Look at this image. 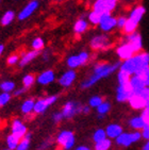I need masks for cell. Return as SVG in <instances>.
I'll return each instance as SVG.
<instances>
[{
    "mask_svg": "<svg viewBox=\"0 0 149 150\" xmlns=\"http://www.w3.org/2000/svg\"><path fill=\"white\" fill-rule=\"evenodd\" d=\"M121 63V62H115V63L99 62V63L95 64L94 68H93V74L81 83V88H84V90L89 88L97 83L98 81H100L101 79L109 77L113 72L119 69Z\"/></svg>",
    "mask_w": 149,
    "mask_h": 150,
    "instance_id": "cell-1",
    "label": "cell"
},
{
    "mask_svg": "<svg viewBox=\"0 0 149 150\" xmlns=\"http://www.w3.org/2000/svg\"><path fill=\"white\" fill-rule=\"evenodd\" d=\"M149 67V52H138L131 58L121 61L119 69L128 72L129 75H136L143 69Z\"/></svg>",
    "mask_w": 149,
    "mask_h": 150,
    "instance_id": "cell-2",
    "label": "cell"
},
{
    "mask_svg": "<svg viewBox=\"0 0 149 150\" xmlns=\"http://www.w3.org/2000/svg\"><path fill=\"white\" fill-rule=\"evenodd\" d=\"M145 13H146V9L144 6L138 4V6H134L130 11L129 15L127 16V23L123 27V29L121 30L123 34H129L132 32L138 31V25H140V20L143 19Z\"/></svg>",
    "mask_w": 149,
    "mask_h": 150,
    "instance_id": "cell-3",
    "label": "cell"
},
{
    "mask_svg": "<svg viewBox=\"0 0 149 150\" xmlns=\"http://www.w3.org/2000/svg\"><path fill=\"white\" fill-rule=\"evenodd\" d=\"M112 40L106 33L94 35L89 40V47L95 51H104L112 46Z\"/></svg>",
    "mask_w": 149,
    "mask_h": 150,
    "instance_id": "cell-4",
    "label": "cell"
},
{
    "mask_svg": "<svg viewBox=\"0 0 149 150\" xmlns=\"http://www.w3.org/2000/svg\"><path fill=\"white\" fill-rule=\"evenodd\" d=\"M121 43H128L132 47L134 53H138L143 50V38L140 32L134 31L129 34H123Z\"/></svg>",
    "mask_w": 149,
    "mask_h": 150,
    "instance_id": "cell-5",
    "label": "cell"
},
{
    "mask_svg": "<svg viewBox=\"0 0 149 150\" xmlns=\"http://www.w3.org/2000/svg\"><path fill=\"white\" fill-rule=\"evenodd\" d=\"M140 139H142V133L138 130H135L134 132L131 133L123 132L115 139V143H116V145L121 146V147L127 148L131 146L133 143H138Z\"/></svg>",
    "mask_w": 149,
    "mask_h": 150,
    "instance_id": "cell-6",
    "label": "cell"
},
{
    "mask_svg": "<svg viewBox=\"0 0 149 150\" xmlns=\"http://www.w3.org/2000/svg\"><path fill=\"white\" fill-rule=\"evenodd\" d=\"M91 59V55L87 51L83 50L80 51L78 54H72L69 55L67 60H66V64L70 69H77L79 67L85 65Z\"/></svg>",
    "mask_w": 149,
    "mask_h": 150,
    "instance_id": "cell-7",
    "label": "cell"
},
{
    "mask_svg": "<svg viewBox=\"0 0 149 150\" xmlns=\"http://www.w3.org/2000/svg\"><path fill=\"white\" fill-rule=\"evenodd\" d=\"M98 27L103 33L113 31L116 28V17L112 15L111 12H103L100 14V23Z\"/></svg>",
    "mask_w": 149,
    "mask_h": 150,
    "instance_id": "cell-8",
    "label": "cell"
},
{
    "mask_svg": "<svg viewBox=\"0 0 149 150\" xmlns=\"http://www.w3.org/2000/svg\"><path fill=\"white\" fill-rule=\"evenodd\" d=\"M74 135L72 131L64 130L59 133L57 137V143L60 145L64 150H70L74 146Z\"/></svg>",
    "mask_w": 149,
    "mask_h": 150,
    "instance_id": "cell-9",
    "label": "cell"
},
{
    "mask_svg": "<svg viewBox=\"0 0 149 150\" xmlns=\"http://www.w3.org/2000/svg\"><path fill=\"white\" fill-rule=\"evenodd\" d=\"M82 108H83V105H81L80 102L67 101L63 105V109H62V114H63L64 119H70L74 115L82 113Z\"/></svg>",
    "mask_w": 149,
    "mask_h": 150,
    "instance_id": "cell-10",
    "label": "cell"
},
{
    "mask_svg": "<svg viewBox=\"0 0 149 150\" xmlns=\"http://www.w3.org/2000/svg\"><path fill=\"white\" fill-rule=\"evenodd\" d=\"M57 100V95H52V96H48V97H45V98L37 99L34 103L33 112L35 114H43V113L46 112L49 107H51L52 104L55 103Z\"/></svg>",
    "mask_w": 149,
    "mask_h": 150,
    "instance_id": "cell-11",
    "label": "cell"
},
{
    "mask_svg": "<svg viewBox=\"0 0 149 150\" xmlns=\"http://www.w3.org/2000/svg\"><path fill=\"white\" fill-rule=\"evenodd\" d=\"M38 6H40V2H38L37 0H31V1H29L17 14V19L19 20V21H23V20L28 19V18L36 11Z\"/></svg>",
    "mask_w": 149,
    "mask_h": 150,
    "instance_id": "cell-12",
    "label": "cell"
},
{
    "mask_svg": "<svg viewBox=\"0 0 149 150\" xmlns=\"http://www.w3.org/2000/svg\"><path fill=\"white\" fill-rule=\"evenodd\" d=\"M132 95H133V93L130 88L129 83L118 84L117 88H116V100L118 102H126L129 100Z\"/></svg>",
    "mask_w": 149,
    "mask_h": 150,
    "instance_id": "cell-13",
    "label": "cell"
},
{
    "mask_svg": "<svg viewBox=\"0 0 149 150\" xmlns=\"http://www.w3.org/2000/svg\"><path fill=\"white\" fill-rule=\"evenodd\" d=\"M76 79H77V72H76V70L69 68V70L65 71L63 75L59 78V84H60L62 87L67 88V87L72 86Z\"/></svg>",
    "mask_w": 149,
    "mask_h": 150,
    "instance_id": "cell-14",
    "label": "cell"
},
{
    "mask_svg": "<svg viewBox=\"0 0 149 150\" xmlns=\"http://www.w3.org/2000/svg\"><path fill=\"white\" fill-rule=\"evenodd\" d=\"M40 54V51H38V50H34V49L23 52V54L20 55L18 65H19V67H21V68H23V67L27 66L28 64L31 63L32 61H34Z\"/></svg>",
    "mask_w": 149,
    "mask_h": 150,
    "instance_id": "cell-15",
    "label": "cell"
},
{
    "mask_svg": "<svg viewBox=\"0 0 149 150\" xmlns=\"http://www.w3.org/2000/svg\"><path fill=\"white\" fill-rule=\"evenodd\" d=\"M116 54L119 58V60L123 61L131 58L132 55L135 54V53L132 49V47L128 43H121V45L116 48Z\"/></svg>",
    "mask_w": 149,
    "mask_h": 150,
    "instance_id": "cell-16",
    "label": "cell"
},
{
    "mask_svg": "<svg viewBox=\"0 0 149 150\" xmlns=\"http://www.w3.org/2000/svg\"><path fill=\"white\" fill-rule=\"evenodd\" d=\"M55 79V74L52 69H47L44 70L43 72H40V75L37 76L36 82L40 85H48V84L52 83Z\"/></svg>",
    "mask_w": 149,
    "mask_h": 150,
    "instance_id": "cell-17",
    "label": "cell"
},
{
    "mask_svg": "<svg viewBox=\"0 0 149 150\" xmlns=\"http://www.w3.org/2000/svg\"><path fill=\"white\" fill-rule=\"evenodd\" d=\"M11 128H12V133L15 134L16 136H18L20 139H23V136H25V134L28 132L27 127L20 119H14V120L12 121Z\"/></svg>",
    "mask_w": 149,
    "mask_h": 150,
    "instance_id": "cell-18",
    "label": "cell"
},
{
    "mask_svg": "<svg viewBox=\"0 0 149 150\" xmlns=\"http://www.w3.org/2000/svg\"><path fill=\"white\" fill-rule=\"evenodd\" d=\"M129 86L133 94H140V91L145 87V84L138 75H132L129 80Z\"/></svg>",
    "mask_w": 149,
    "mask_h": 150,
    "instance_id": "cell-19",
    "label": "cell"
},
{
    "mask_svg": "<svg viewBox=\"0 0 149 150\" xmlns=\"http://www.w3.org/2000/svg\"><path fill=\"white\" fill-rule=\"evenodd\" d=\"M89 23L87 21L84 16H81L79 17L77 20H76V23H74V32L76 33L77 35H81L83 34L84 32H86L89 30Z\"/></svg>",
    "mask_w": 149,
    "mask_h": 150,
    "instance_id": "cell-20",
    "label": "cell"
},
{
    "mask_svg": "<svg viewBox=\"0 0 149 150\" xmlns=\"http://www.w3.org/2000/svg\"><path fill=\"white\" fill-rule=\"evenodd\" d=\"M130 107L134 110H140L147 105V102L145 101V99L140 95V94H133L128 100Z\"/></svg>",
    "mask_w": 149,
    "mask_h": 150,
    "instance_id": "cell-21",
    "label": "cell"
},
{
    "mask_svg": "<svg viewBox=\"0 0 149 150\" xmlns=\"http://www.w3.org/2000/svg\"><path fill=\"white\" fill-rule=\"evenodd\" d=\"M106 137L109 139H116L119 134L123 133V127L118 124H111L106 129Z\"/></svg>",
    "mask_w": 149,
    "mask_h": 150,
    "instance_id": "cell-22",
    "label": "cell"
},
{
    "mask_svg": "<svg viewBox=\"0 0 149 150\" xmlns=\"http://www.w3.org/2000/svg\"><path fill=\"white\" fill-rule=\"evenodd\" d=\"M15 17H16V14L13 10H8L3 13V15L0 18V25L2 27H6L11 25L13 21H14Z\"/></svg>",
    "mask_w": 149,
    "mask_h": 150,
    "instance_id": "cell-23",
    "label": "cell"
},
{
    "mask_svg": "<svg viewBox=\"0 0 149 150\" xmlns=\"http://www.w3.org/2000/svg\"><path fill=\"white\" fill-rule=\"evenodd\" d=\"M34 103L35 100L33 98H29L27 100H25L20 107V110H21V113L25 114V115H29L33 112V109H34Z\"/></svg>",
    "mask_w": 149,
    "mask_h": 150,
    "instance_id": "cell-24",
    "label": "cell"
},
{
    "mask_svg": "<svg viewBox=\"0 0 149 150\" xmlns=\"http://www.w3.org/2000/svg\"><path fill=\"white\" fill-rule=\"evenodd\" d=\"M145 125H146L145 121L140 116H135V117H133V118H131L129 120V126L134 130H142L145 127Z\"/></svg>",
    "mask_w": 149,
    "mask_h": 150,
    "instance_id": "cell-25",
    "label": "cell"
},
{
    "mask_svg": "<svg viewBox=\"0 0 149 150\" xmlns=\"http://www.w3.org/2000/svg\"><path fill=\"white\" fill-rule=\"evenodd\" d=\"M97 113H98V116H99V118H103V116L108 114L111 110V103L108 102V101H102L97 108Z\"/></svg>",
    "mask_w": 149,
    "mask_h": 150,
    "instance_id": "cell-26",
    "label": "cell"
},
{
    "mask_svg": "<svg viewBox=\"0 0 149 150\" xmlns=\"http://www.w3.org/2000/svg\"><path fill=\"white\" fill-rule=\"evenodd\" d=\"M19 141H20V139L18 136H16L15 134L11 133V134H9L8 137H6V146L11 150H16Z\"/></svg>",
    "mask_w": 149,
    "mask_h": 150,
    "instance_id": "cell-27",
    "label": "cell"
},
{
    "mask_svg": "<svg viewBox=\"0 0 149 150\" xmlns=\"http://www.w3.org/2000/svg\"><path fill=\"white\" fill-rule=\"evenodd\" d=\"M112 146V142L111 139L109 137H106V139H102L100 142H97V143H95V150H109Z\"/></svg>",
    "mask_w": 149,
    "mask_h": 150,
    "instance_id": "cell-28",
    "label": "cell"
},
{
    "mask_svg": "<svg viewBox=\"0 0 149 150\" xmlns=\"http://www.w3.org/2000/svg\"><path fill=\"white\" fill-rule=\"evenodd\" d=\"M92 10L95 12H97L99 14L103 13V12H106V4L104 0H95L93 2Z\"/></svg>",
    "mask_w": 149,
    "mask_h": 150,
    "instance_id": "cell-29",
    "label": "cell"
},
{
    "mask_svg": "<svg viewBox=\"0 0 149 150\" xmlns=\"http://www.w3.org/2000/svg\"><path fill=\"white\" fill-rule=\"evenodd\" d=\"M86 19H87L89 23H91V25H93V26H98L99 23H100V14L92 10V11L87 14Z\"/></svg>",
    "mask_w": 149,
    "mask_h": 150,
    "instance_id": "cell-30",
    "label": "cell"
},
{
    "mask_svg": "<svg viewBox=\"0 0 149 150\" xmlns=\"http://www.w3.org/2000/svg\"><path fill=\"white\" fill-rule=\"evenodd\" d=\"M15 82L11 80H4L0 83V90L2 92H6V93H12L13 91L15 90Z\"/></svg>",
    "mask_w": 149,
    "mask_h": 150,
    "instance_id": "cell-31",
    "label": "cell"
},
{
    "mask_svg": "<svg viewBox=\"0 0 149 150\" xmlns=\"http://www.w3.org/2000/svg\"><path fill=\"white\" fill-rule=\"evenodd\" d=\"M35 81H36L35 76L32 75V74H28V75H26L23 78V86L26 87L27 90H29L30 87L33 86V84L35 83Z\"/></svg>",
    "mask_w": 149,
    "mask_h": 150,
    "instance_id": "cell-32",
    "label": "cell"
},
{
    "mask_svg": "<svg viewBox=\"0 0 149 150\" xmlns=\"http://www.w3.org/2000/svg\"><path fill=\"white\" fill-rule=\"evenodd\" d=\"M45 47V40L42 38H35L32 40L31 42V48L34 50H38V51H42Z\"/></svg>",
    "mask_w": 149,
    "mask_h": 150,
    "instance_id": "cell-33",
    "label": "cell"
},
{
    "mask_svg": "<svg viewBox=\"0 0 149 150\" xmlns=\"http://www.w3.org/2000/svg\"><path fill=\"white\" fill-rule=\"evenodd\" d=\"M130 77H131V75H129L128 72L119 69V70H118V72H117V82H118V84L129 83Z\"/></svg>",
    "mask_w": 149,
    "mask_h": 150,
    "instance_id": "cell-34",
    "label": "cell"
},
{
    "mask_svg": "<svg viewBox=\"0 0 149 150\" xmlns=\"http://www.w3.org/2000/svg\"><path fill=\"white\" fill-rule=\"evenodd\" d=\"M12 99V94L11 93L2 92L0 94V108L6 107V104L9 103Z\"/></svg>",
    "mask_w": 149,
    "mask_h": 150,
    "instance_id": "cell-35",
    "label": "cell"
},
{
    "mask_svg": "<svg viewBox=\"0 0 149 150\" xmlns=\"http://www.w3.org/2000/svg\"><path fill=\"white\" fill-rule=\"evenodd\" d=\"M106 139V130H103V129H97V130L94 132V135H93V139H94L95 143H97V142H100L102 139Z\"/></svg>",
    "mask_w": 149,
    "mask_h": 150,
    "instance_id": "cell-36",
    "label": "cell"
},
{
    "mask_svg": "<svg viewBox=\"0 0 149 150\" xmlns=\"http://www.w3.org/2000/svg\"><path fill=\"white\" fill-rule=\"evenodd\" d=\"M136 75L140 76V78L143 80L145 86H149V67L143 69L142 71H140L138 74H136Z\"/></svg>",
    "mask_w": 149,
    "mask_h": 150,
    "instance_id": "cell-37",
    "label": "cell"
},
{
    "mask_svg": "<svg viewBox=\"0 0 149 150\" xmlns=\"http://www.w3.org/2000/svg\"><path fill=\"white\" fill-rule=\"evenodd\" d=\"M103 101V98L100 97V96H93L89 98V105L91 108H97L99 104L101 103Z\"/></svg>",
    "mask_w": 149,
    "mask_h": 150,
    "instance_id": "cell-38",
    "label": "cell"
},
{
    "mask_svg": "<svg viewBox=\"0 0 149 150\" xmlns=\"http://www.w3.org/2000/svg\"><path fill=\"white\" fill-rule=\"evenodd\" d=\"M30 142H31V139L23 137L19 141V143H18V146L16 148V150H28L29 147H30Z\"/></svg>",
    "mask_w": 149,
    "mask_h": 150,
    "instance_id": "cell-39",
    "label": "cell"
},
{
    "mask_svg": "<svg viewBox=\"0 0 149 150\" xmlns=\"http://www.w3.org/2000/svg\"><path fill=\"white\" fill-rule=\"evenodd\" d=\"M127 23V16L126 15H119L116 17V28L119 30H123L125 25Z\"/></svg>",
    "mask_w": 149,
    "mask_h": 150,
    "instance_id": "cell-40",
    "label": "cell"
},
{
    "mask_svg": "<svg viewBox=\"0 0 149 150\" xmlns=\"http://www.w3.org/2000/svg\"><path fill=\"white\" fill-rule=\"evenodd\" d=\"M19 59H20V57L18 54H11L9 58H8V60H6V64H8L9 66H14V65L18 64Z\"/></svg>",
    "mask_w": 149,
    "mask_h": 150,
    "instance_id": "cell-41",
    "label": "cell"
},
{
    "mask_svg": "<svg viewBox=\"0 0 149 150\" xmlns=\"http://www.w3.org/2000/svg\"><path fill=\"white\" fill-rule=\"evenodd\" d=\"M106 4V11L108 12H113L116 9V6H117V1L116 0H104Z\"/></svg>",
    "mask_w": 149,
    "mask_h": 150,
    "instance_id": "cell-42",
    "label": "cell"
},
{
    "mask_svg": "<svg viewBox=\"0 0 149 150\" xmlns=\"http://www.w3.org/2000/svg\"><path fill=\"white\" fill-rule=\"evenodd\" d=\"M140 117L144 119L145 124H149V104H147L146 107L144 108L140 114Z\"/></svg>",
    "mask_w": 149,
    "mask_h": 150,
    "instance_id": "cell-43",
    "label": "cell"
},
{
    "mask_svg": "<svg viewBox=\"0 0 149 150\" xmlns=\"http://www.w3.org/2000/svg\"><path fill=\"white\" fill-rule=\"evenodd\" d=\"M140 95L145 99V101L147 102V104L149 103V86H145L143 90L140 91Z\"/></svg>",
    "mask_w": 149,
    "mask_h": 150,
    "instance_id": "cell-44",
    "label": "cell"
},
{
    "mask_svg": "<svg viewBox=\"0 0 149 150\" xmlns=\"http://www.w3.org/2000/svg\"><path fill=\"white\" fill-rule=\"evenodd\" d=\"M52 119H53V121H55V124H60L61 121H62L64 119L62 112H57V113H55V114L52 115Z\"/></svg>",
    "mask_w": 149,
    "mask_h": 150,
    "instance_id": "cell-45",
    "label": "cell"
},
{
    "mask_svg": "<svg viewBox=\"0 0 149 150\" xmlns=\"http://www.w3.org/2000/svg\"><path fill=\"white\" fill-rule=\"evenodd\" d=\"M142 137L145 139L146 141L149 139V124H146L145 125V127L142 129Z\"/></svg>",
    "mask_w": 149,
    "mask_h": 150,
    "instance_id": "cell-46",
    "label": "cell"
},
{
    "mask_svg": "<svg viewBox=\"0 0 149 150\" xmlns=\"http://www.w3.org/2000/svg\"><path fill=\"white\" fill-rule=\"evenodd\" d=\"M27 92V88L26 87H20V88H17V90H16V88H15L14 91H13V96H14V97H19V96H21L23 95V94H25V93Z\"/></svg>",
    "mask_w": 149,
    "mask_h": 150,
    "instance_id": "cell-47",
    "label": "cell"
},
{
    "mask_svg": "<svg viewBox=\"0 0 149 150\" xmlns=\"http://www.w3.org/2000/svg\"><path fill=\"white\" fill-rule=\"evenodd\" d=\"M42 59H43V61H48L49 59H50V51H49L48 49L43 51V53H42Z\"/></svg>",
    "mask_w": 149,
    "mask_h": 150,
    "instance_id": "cell-48",
    "label": "cell"
},
{
    "mask_svg": "<svg viewBox=\"0 0 149 150\" xmlns=\"http://www.w3.org/2000/svg\"><path fill=\"white\" fill-rule=\"evenodd\" d=\"M50 141L49 139H47L46 142H44L43 144L40 145V150H44V149H46V148H48V146H50Z\"/></svg>",
    "mask_w": 149,
    "mask_h": 150,
    "instance_id": "cell-49",
    "label": "cell"
},
{
    "mask_svg": "<svg viewBox=\"0 0 149 150\" xmlns=\"http://www.w3.org/2000/svg\"><path fill=\"white\" fill-rule=\"evenodd\" d=\"M89 112H91V107H89V105H84V107L82 108V113H83V114H89Z\"/></svg>",
    "mask_w": 149,
    "mask_h": 150,
    "instance_id": "cell-50",
    "label": "cell"
},
{
    "mask_svg": "<svg viewBox=\"0 0 149 150\" xmlns=\"http://www.w3.org/2000/svg\"><path fill=\"white\" fill-rule=\"evenodd\" d=\"M142 150H149V139L146 142V144L144 145L143 148H142Z\"/></svg>",
    "mask_w": 149,
    "mask_h": 150,
    "instance_id": "cell-51",
    "label": "cell"
},
{
    "mask_svg": "<svg viewBox=\"0 0 149 150\" xmlns=\"http://www.w3.org/2000/svg\"><path fill=\"white\" fill-rule=\"evenodd\" d=\"M76 150H91L89 147H86V146H79Z\"/></svg>",
    "mask_w": 149,
    "mask_h": 150,
    "instance_id": "cell-52",
    "label": "cell"
},
{
    "mask_svg": "<svg viewBox=\"0 0 149 150\" xmlns=\"http://www.w3.org/2000/svg\"><path fill=\"white\" fill-rule=\"evenodd\" d=\"M3 51H4V45H3V44H0V57L2 55Z\"/></svg>",
    "mask_w": 149,
    "mask_h": 150,
    "instance_id": "cell-53",
    "label": "cell"
},
{
    "mask_svg": "<svg viewBox=\"0 0 149 150\" xmlns=\"http://www.w3.org/2000/svg\"><path fill=\"white\" fill-rule=\"evenodd\" d=\"M55 2H57V3H60V2H63V1H65V0H53Z\"/></svg>",
    "mask_w": 149,
    "mask_h": 150,
    "instance_id": "cell-54",
    "label": "cell"
},
{
    "mask_svg": "<svg viewBox=\"0 0 149 150\" xmlns=\"http://www.w3.org/2000/svg\"><path fill=\"white\" fill-rule=\"evenodd\" d=\"M3 150H11V149H9V148H8V149H3Z\"/></svg>",
    "mask_w": 149,
    "mask_h": 150,
    "instance_id": "cell-55",
    "label": "cell"
},
{
    "mask_svg": "<svg viewBox=\"0 0 149 150\" xmlns=\"http://www.w3.org/2000/svg\"><path fill=\"white\" fill-rule=\"evenodd\" d=\"M0 2H1V0H0Z\"/></svg>",
    "mask_w": 149,
    "mask_h": 150,
    "instance_id": "cell-56",
    "label": "cell"
},
{
    "mask_svg": "<svg viewBox=\"0 0 149 150\" xmlns=\"http://www.w3.org/2000/svg\"><path fill=\"white\" fill-rule=\"evenodd\" d=\"M116 1H118V0H116Z\"/></svg>",
    "mask_w": 149,
    "mask_h": 150,
    "instance_id": "cell-57",
    "label": "cell"
},
{
    "mask_svg": "<svg viewBox=\"0 0 149 150\" xmlns=\"http://www.w3.org/2000/svg\"><path fill=\"white\" fill-rule=\"evenodd\" d=\"M15 1H16V0H15Z\"/></svg>",
    "mask_w": 149,
    "mask_h": 150,
    "instance_id": "cell-58",
    "label": "cell"
},
{
    "mask_svg": "<svg viewBox=\"0 0 149 150\" xmlns=\"http://www.w3.org/2000/svg\"><path fill=\"white\" fill-rule=\"evenodd\" d=\"M148 104H149V103H148Z\"/></svg>",
    "mask_w": 149,
    "mask_h": 150,
    "instance_id": "cell-59",
    "label": "cell"
}]
</instances>
